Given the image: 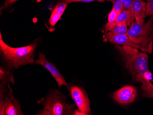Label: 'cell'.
I'll list each match as a JSON object with an SVG mask.
<instances>
[{
    "instance_id": "cell-1",
    "label": "cell",
    "mask_w": 153,
    "mask_h": 115,
    "mask_svg": "<svg viewBox=\"0 0 153 115\" xmlns=\"http://www.w3.org/2000/svg\"><path fill=\"white\" fill-rule=\"evenodd\" d=\"M116 47L123 58L126 68L135 80L143 83L149 80L147 77L149 73V56L146 52L128 45H117Z\"/></svg>"
},
{
    "instance_id": "cell-2",
    "label": "cell",
    "mask_w": 153,
    "mask_h": 115,
    "mask_svg": "<svg viewBox=\"0 0 153 115\" xmlns=\"http://www.w3.org/2000/svg\"><path fill=\"white\" fill-rule=\"evenodd\" d=\"M36 42L24 47L13 48L6 44L0 34V51L7 64L11 68H17L23 65L34 63Z\"/></svg>"
},
{
    "instance_id": "cell-3",
    "label": "cell",
    "mask_w": 153,
    "mask_h": 115,
    "mask_svg": "<svg viewBox=\"0 0 153 115\" xmlns=\"http://www.w3.org/2000/svg\"><path fill=\"white\" fill-rule=\"evenodd\" d=\"M37 103L44 106L43 110L38 115H71L74 106V105L67 104L66 97L56 90L49 93L46 97L39 99Z\"/></svg>"
},
{
    "instance_id": "cell-4",
    "label": "cell",
    "mask_w": 153,
    "mask_h": 115,
    "mask_svg": "<svg viewBox=\"0 0 153 115\" xmlns=\"http://www.w3.org/2000/svg\"><path fill=\"white\" fill-rule=\"evenodd\" d=\"M127 35L137 43L149 44L153 39V16L145 24L134 22L128 29Z\"/></svg>"
},
{
    "instance_id": "cell-5",
    "label": "cell",
    "mask_w": 153,
    "mask_h": 115,
    "mask_svg": "<svg viewBox=\"0 0 153 115\" xmlns=\"http://www.w3.org/2000/svg\"><path fill=\"white\" fill-rule=\"evenodd\" d=\"M6 85L1 84L0 115H24L20 104L13 96V91L10 87L7 90Z\"/></svg>"
},
{
    "instance_id": "cell-6",
    "label": "cell",
    "mask_w": 153,
    "mask_h": 115,
    "mask_svg": "<svg viewBox=\"0 0 153 115\" xmlns=\"http://www.w3.org/2000/svg\"><path fill=\"white\" fill-rule=\"evenodd\" d=\"M69 89L71 98L78 108L74 115H89L91 112L90 101L85 90L78 86H71Z\"/></svg>"
},
{
    "instance_id": "cell-7",
    "label": "cell",
    "mask_w": 153,
    "mask_h": 115,
    "mask_svg": "<svg viewBox=\"0 0 153 115\" xmlns=\"http://www.w3.org/2000/svg\"><path fill=\"white\" fill-rule=\"evenodd\" d=\"M104 37L108 42L116 45L131 46L149 54H151L153 51V40L148 45L141 44L134 42L128 35H114L110 32L105 33Z\"/></svg>"
},
{
    "instance_id": "cell-8",
    "label": "cell",
    "mask_w": 153,
    "mask_h": 115,
    "mask_svg": "<svg viewBox=\"0 0 153 115\" xmlns=\"http://www.w3.org/2000/svg\"><path fill=\"white\" fill-rule=\"evenodd\" d=\"M34 62L36 64L42 66L50 73L57 82L59 88L62 85L68 87L69 85L66 82L64 77L62 75L60 71L55 65L48 61L45 54L39 53L38 59L34 61Z\"/></svg>"
},
{
    "instance_id": "cell-9",
    "label": "cell",
    "mask_w": 153,
    "mask_h": 115,
    "mask_svg": "<svg viewBox=\"0 0 153 115\" xmlns=\"http://www.w3.org/2000/svg\"><path fill=\"white\" fill-rule=\"evenodd\" d=\"M137 90L133 86L126 85L114 93L113 98L122 105H128L133 103L136 97Z\"/></svg>"
},
{
    "instance_id": "cell-10",
    "label": "cell",
    "mask_w": 153,
    "mask_h": 115,
    "mask_svg": "<svg viewBox=\"0 0 153 115\" xmlns=\"http://www.w3.org/2000/svg\"><path fill=\"white\" fill-rule=\"evenodd\" d=\"M135 18L133 11H126L123 10L116 19L114 22L108 23L105 24V29L106 31H110L114 26L118 24H125L130 27L134 22Z\"/></svg>"
},
{
    "instance_id": "cell-11",
    "label": "cell",
    "mask_w": 153,
    "mask_h": 115,
    "mask_svg": "<svg viewBox=\"0 0 153 115\" xmlns=\"http://www.w3.org/2000/svg\"><path fill=\"white\" fill-rule=\"evenodd\" d=\"M146 3L142 0H134L132 6L133 13L136 22L143 24L146 18Z\"/></svg>"
},
{
    "instance_id": "cell-12",
    "label": "cell",
    "mask_w": 153,
    "mask_h": 115,
    "mask_svg": "<svg viewBox=\"0 0 153 115\" xmlns=\"http://www.w3.org/2000/svg\"><path fill=\"white\" fill-rule=\"evenodd\" d=\"M68 5V4L65 2H61L55 6L49 20V23L51 26H55L57 22L61 19V17L66 10Z\"/></svg>"
},
{
    "instance_id": "cell-13",
    "label": "cell",
    "mask_w": 153,
    "mask_h": 115,
    "mask_svg": "<svg viewBox=\"0 0 153 115\" xmlns=\"http://www.w3.org/2000/svg\"><path fill=\"white\" fill-rule=\"evenodd\" d=\"M0 80L1 84H8L10 83L14 84L13 73L9 70H5L1 67L0 69Z\"/></svg>"
},
{
    "instance_id": "cell-14",
    "label": "cell",
    "mask_w": 153,
    "mask_h": 115,
    "mask_svg": "<svg viewBox=\"0 0 153 115\" xmlns=\"http://www.w3.org/2000/svg\"><path fill=\"white\" fill-rule=\"evenodd\" d=\"M141 88L143 91V96L153 98V85L150 82L149 80H147L144 83H142Z\"/></svg>"
},
{
    "instance_id": "cell-15",
    "label": "cell",
    "mask_w": 153,
    "mask_h": 115,
    "mask_svg": "<svg viewBox=\"0 0 153 115\" xmlns=\"http://www.w3.org/2000/svg\"><path fill=\"white\" fill-rule=\"evenodd\" d=\"M128 26L125 24H118L114 26L111 30L110 32L117 35H127Z\"/></svg>"
},
{
    "instance_id": "cell-16",
    "label": "cell",
    "mask_w": 153,
    "mask_h": 115,
    "mask_svg": "<svg viewBox=\"0 0 153 115\" xmlns=\"http://www.w3.org/2000/svg\"><path fill=\"white\" fill-rule=\"evenodd\" d=\"M113 3L112 9L114 11L120 14V13L123 10V4L121 0H111Z\"/></svg>"
},
{
    "instance_id": "cell-17",
    "label": "cell",
    "mask_w": 153,
    "mask_h": 115,
    "mask_svg": "<svg viewBox=\"0 0 153 115\" xmlns=\"http://www.w3.org/2000/svg\"><path fill=\"white\" fill-rule=\"evenodd\" d=\"M153 16V0H147L146 8V17Z\"/></svg>"
},
{
    "instance_id": "cell-18",
    "label": "cell",
    "mask_w": 153,
    "mask_h": 115,
    "mask_svg": "<svg viewBox=\"0 0 153 115\" xmlns=\"http://www.w3.org/2000/svg\"><path fill=\"white\" fill-rule=\"evenodd\" d=\"M123 4V10L126 11H133L132 6L134 0H121Z\"/></svg>"
},
{
    "instance_id": "cell-19",
    "label": "cell",
    "mask_w": 153,
    "mask_h": 115,
    "mask_svg": "<svg viewBox=\"0 0 153 115\" xmlns=\"http://www.w3.org/2000/svg\"><path fill=\"white\" fill-rule=\"evenodd\" d=\"M119 13H118L116 11L112 9L108 15V23H113L116 20V19L117 18L118 16L119 15Z\"/></svg>"
},
{
    "instance_id": "cell-20",
    "label": "cell",
    "mask_w": 153,
    "mask_h": 115,
    "mask_svg": "<svg viewBox=\"0 0 153 115\" xmlns=\"http://www.w3.org/2000/svg\"><path fill=\"white\" fill-rule=\"evenodd\" d=\"M98 0H61V2H64L67 4L73 3V2H88L91 1H95Z\"/></svg>"
},
{
    "instance_id": "cell-21",
    "label": "cell",
    "mask_w": 153,
    "mask_h": 115,
    "mask_svg": "<svg viewBox=\"0 0 153 115\" xmlns=\"http://www.w3.org/2000/svg\"><path fill=\"white\" fill-rule=\"evenodd\" d=\"M17 1H19V0H6L5 2H4V5L2 7L3 8H7L8 7L10 6V5L13 4V3L16 2Z\"/></svg>"
},
{
    "instance_id": "cell-22",
    "label": "cell",
    "mask_w": 153,
    "mask_h": 115,
    "mask_svg": "<svg viewBox=\"0 0 153 115\" xmlns=\"http://www.w3.org/2000/svg\"><path fill=\"white\" fill-rule=\"evenodd\" d=\"M107 1H109V0H107Z\"/></svg>"
}]
</instances>
